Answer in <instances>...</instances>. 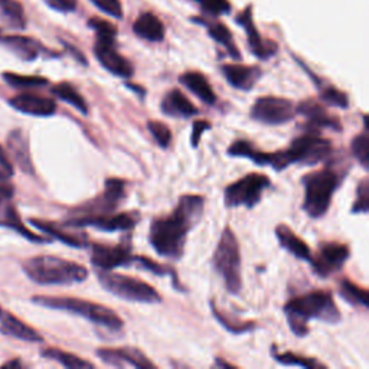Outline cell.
Masks as SVG:
<instances>
[{"instance_id": "30", "label": "cell", "mask_w": 369, "mask_h": 369, "mask_svg": "<svg viewBox=\"0 0 369 369\" xmlns=\"http://www.w3.org/2000/svg\"><path fill=\"white\" fill-rule=\"evenodd\" d=\"M0 23L17 30L26 28V14L18 0H0Z\"/></svg>"}, {"instance_id": "19", "label": "cell", "mask_w": 369, "mask_h": 369, "mask_svg": "<svg viewBox=\"0 0 369 369\" xmlns=\"http://www.w3.org/2000/svg\"><path fill=\"white\" fill-rule=\"evenodd\" d=\"M9 104L12 109L18 110L19 113L35 117H51L56 112V103L52 98L29 94V92H23V94L10 98Z\"/></svg>"}, {"instance_id": "47", "label": "cell", "mask_w": 369, "mask_h": 369, "mask_svg": "<svg viewBox=\"0 0 369 369\" xmlns=\"http://www.w3.org/2000/svg\"><path fill=\"white\" fill-rule=\"evenodd\" d=\"M43 2L51 9L63 13L74 12L76 9V5H78V0H43Z\"/></svg>"}, {"instance_id": "6", "label": "cell", "mask_w": 369, "mask_h": 369, "mask_svg": "<svg viewBox=\"0 0 369 369\" xmlns=\"http://www.w3.org/2000/svg\"><path fill=\"white\" fill-rule=\"evenodd\" d=\"M32 303L46 307V309H54L67 312L71 315L81 316L89 320L94 325H98L109 330H120L125 326V321L110 307L91 303L81 299L74 297H55V296H35L32 297Z\"/></svg>"}, {"instance_id": "35", "label": "cell", "mask_w": 369, "mask_h": 369, "mask_svg": "<svg viewBox=\"0 0 369 369\" xmlns=\"http://www.w3.org/2000/svg\"><path fill=\"white\" fill-rule=\"evenodd\" d=\"M312 78L315 80L319 92H320V101H323L328 105H333L337 107V109H344L346 110L349 107V98L345 94L344 91H341L339 88H336L335 85H325L323 83H320V80H317L316 76L312 74Z\"/></svg>"}, {"instance_id": "17", "label": "cell", "mask_w": 369, "mask_h": 369, "mask_svg": "<svg viewBox=\"0 0 369 369\" xmlns=\"http://www.w3.org/2000/svg\"><path fill=\"white\" fill-rule=\"evenodd\" d=\"M97 357L107 365L123 368V366H133V368H143V369H155L156 365L147 359V357L142 350L136 348H101L97 350Z\"/></svg>"}, {"instance_id": "10", "label": "cell", "mask_w": 369, "mask_h": 369, "mask_svg": "<svg viewBox=\"0 0 369 369\" xmlns=\"http://www.w3.org/2000/svg\"><path fill=\"white\" fill-rule=\"evenodd\" d=\"M126 198L127 182L118 178H110L105 180L104 191L100 195L74 208L70 217H97V215L113 213L125 202Z\"/></svg>"}, {"instance_id": "23", "label": "cell", "mask_w": 369, "mask_h": 369, "mask_svg": "<svg viewBox=\"0 0 369 369\" xmlns=\"http://www.w3.org/2000/svg\"><path fill=\"white\" fill-rule=\"evenodd\" d=\"M8 149H9L10 156L13 158L14 162L18 163L22 172L28 175L35 173V167H34L32 158H30V151H29V138L23 130L14 129L10 131L8 137Z\"/></svg>"}, {"instance_id": "12", "label": "cell", "mask_w": 369, "mask_h": 369, "mask_svg": "<svg viewBox=\"0 0 369 369\" xmlns=\"http://www.w3.org/2000/svg\"><path fill=\"white\" fill-rule=\"evenodd\" d=\"M89 260L92 266L103 271H112L118 267H129L134 261L130 233L117 245L92 244Z\"/></svg>"}, {"instance_id": "34", "label": "cell", "mask_w": 369, "mask_h": 369, "mask_svg": "<svg viewBox=\"0 0 369 369\" xmlns=\"http://www.w3.org/2000/svg\"><path fill=\"white\" fill-rule=\"evenodd\" d=\"M209 306H211V310H212V316L217 319L220 321V325L224 326V329H226L229 333L242 335V333H247V332H251L253 329H255V321H253V320L244 321V320H240L235 317L226 316L222 310L218 309L213 300L209 302Z\"/></svg>"}, {"instance_id": "5", "label": "cell", "mask_w": 369, "mask_h": 369, "mask_svg": "<svg viewBox=\"0 0 369 369\" xmlns=\"http://www.w3.org/2000/svg\"><path fill=\"white\" fill-rule=\"evenodd\" d=\"M345 172H339L332 165H328L321 171L307 173L302 178V184L304 188L303 211L312 220H319L328 213L335 192L339 189L342 180L345 179Z\"/></svg>"}, {"instance_id": "7", "label": "cell", "mask_w": 369, "mask_h": 369, "mask_svg": "<svg viewBox=\"0 0 369 369\" xmlns=\"http://www.w3.org/2000/svg\"><path fill=\"white\" fill-rule=\"evenodd\" d=\"M212 266L231 295H240L242 288V273H241V249L235 233L231 226H225L221 238L215 247Z\"/></svg>"}, {"instance_id": "14", "label": "cell", "mask_w": 369, "mask_h": 369, "mask_svg": "<svg viewBox=\"0 0 369 369\" xmlns=\"http://www.w3.org/2000/svg\"><path fill=\"white\" fill-rule=\"evenodd\" d=\"M350 257V250L342 242H321L312 255L310 266L320 279H328L339 271Z\"/></svg>"}, {"instance_id": "52", "label": "cell", "mask_w": 369, "mask_h": 369, "mask_svg": "<svg viewBox=\"0 0 369 369\" xmlns=\"http://www.w3.org/2000/svg\"><path fill=\"white\" fill-rule=\"evenodd\" d=\"M0 312H2V307H0Z\"/></svg>"}, {"instance_id": "39", "label": "cell", "mask_w": 369, "mask_h": 369, "mask_svg": "<svg viewBox=\"0 0 369 369\" xmlns=\"http://www.w3.org/2000/svg\"><path fill=\"white\" fill-rule=\"evenodd\" d=\"M133 263H137L138 266L137 267H140L142 270H146L151 274H155V275H159V277H165V275H172V280L175 283V287L178 290L179 288V282H178V275H176V271L171 267H166V266H162L159 263H156L155 260H151L149 257H145V255H138L136 257L134 255V261Z\"/></svg>"}, {"instance_id": "42", "label": "cell", "mask_w": 369, "mask_h": 369, "mask_svg": "<svg viewBox=\"0 0 369 369\" xmlns=\"http://www.w3.org/2000/svg\"><path fill=\"white\" fill-rule=\"evenodd\" d=\"M369 211V179L365 176L357 188V199L352 205V213H368Z\"/></svg>"}, {"instance_id": "13", "label": "cell", "mask_w": 369, "mask_h": 369, "mask_svg": "<svg viewBox=\"0 0 369 369\" xmlns=\"http://www.w3.org/2000/svg\"><path fill=\"white\" fill-rule=\"evenodd\" d=\"M138 222H140V213L137 211H130L97 215V217H70L63 222V225L65 228L94 226L100 231H105V233H116V231L131 233Z\"/></svg>"}, {"instance_id": "16", "label": "cell", "mask_w": 369, "mask_h": 369, "mask_svg": "<svg viewBox=\"0 0 369 369\" xmlns=\"http://www.w3.org/2000/svg\"><path fill=\"white\" fill-rule=\"evenodd\" d=\"M296 113L306 118V129L316 130L329 129L333 131H342L341 120L332 116L319 100L316 98H306L297 107Z\"/></svg>"}, {"instance_id": "32", "label": "cell", "mask_w": 369, "mask_h": 369, "mask_svg": "<svg viewBox=\"0 0 369 369\" xmlns=\"http://www.w3.org/2000/svg\"><path fill=\"white\" fill-rule=\"evenodd\" d=\"M52 94L58 97L59 100H63L72 105L75 110H78L81 114L87 116L89 113L88 110V104L85 98L80 94V91L76 89L71 83H59L52 87Z\"/></svg>"}, {"instance_id": "48", "label": "cell", "mask_w": 369, "mask_h": 369, "mask_svg": "<svg viewBox=\"0 0 369 369\" xmlns=\"http://www.w3.org/2000/svg\"><path fill=\"white\" fill-rule=\"evenodd\" d=\"M13 176V166L8 160L5 151L0 146V180H9Z\"/></svg>"}, {"instance_id": "11", "label": "cell", "mask_w": 369, "mask_h": 369, "mask_svg": "<svg viewBox=\"0 0 369 369\" xmlns=\"http://www.w3.org/2000/svg\"><path fill=\"white\" fill-rule=\"evenodd\" d=\"M295 103L283 98L266 96L255 100L250 110V117L264 126H282L296 117Z\"/></svg>"}, {"instance_id": "33", "label": "cell", "mask_w": 369, "mask_h": 369, "mask_svg": "<svg viewBox=\"0 0 369 369\" xmlns=\"http://www.w3.org/2000/svg\"><path fill=\"white\" fill-rule=\"evenodd\" d=\"M41 355L46 359L55 361V362L61 363L65 368H70V369H85V368L91 369V368H94V365H92L91 362L74 355V353L61 350L56 348H45L41 350Z\"/></svg>"}, {"instance_id": "44", "label": "cell", "mask_w": 369, "mask_h": 369, "mask_svg": "<svg viewBox=\"0 0 369 369\" xmlns=\"http://www.w3.org/2000/svg\"><path fill=\"white\" fill-rule=\"evenodd\" d=\"M89 2L109 17L123 19V6L120 0H89Z\"/></svg>"}, {"instance_id": "26", "label": "cell", "mask_w": 369, "mask_h": 369, "mask_svg": "<svg viewBox=\"0 0 369 369\" xmlns=\"http://www.w3.org/2000/svg\"><path fill=\"white\" fill-rule=\"evenodd\" d=\"M179 83L184 88H188L192 94H195L202 103L208 105H213L217 103V94H215L212 85L209 84L208 78L202 72L199 71L183 72L179 76Z\"/></svg>"}, {"instance_id": "50", "label": "cell", "mask_w": 369, "mask_h": 369, "mask_svg": "<svg viewBox=\"0 0 369 369\" xmlns=\"http://www.w3.org/2000/svg\"><path fill=\"white\" fill-rule=\"evenodd\" d=\"M23 365H22V362L19 361V359H13V361H10V362H6V363H3L2 365V368H22Z\"/></svg>"}, {"instance_id": "38", "label": "cell", "mask_w": 369, "mask_h": 369, "mask_svg": "<svg viewBox=\"0 0 369 369\" xmlns=\"http://www.w3.org/2000/svg\"><path fill=\"white\" fill-rule=\"evenodd\" d=\"M350 151L352 156L358 160V163L368 171V162H369V136H368V123L366 116L363 114V130L358 136L353 137L350 143Z\"/></svg>"}, {"instance_id": "8", "label": "cell", "mask_w": 369, "mask_h": 369, "mask_svg": "<svg viewBox=\"0 0 369 369\" xmlns=\"http://www.w3.org/2000/svg\"><path fill=\"white\" fill-rule=\"evenodd\" d=\"M97 279L105 291L121 300L145 304H159L163 302L159 291L140 279L103 270L97 271Z\"/></svg>"}, {"instance_id": "27", "label": "cell", "mask_w": 369, "mask_h": 369, "mask_svg": "<svg viewBox=\"0 0 369 369\" xmlns=\"http://www.w3.org/2000/svg\"><path fill=\"white\" fill-rule=\"evenodd\" d=\"M0 225L5 226V228H9V229H13L14 233H18L23 238L32 241V242H36V244H48L52 241V238H46V237H42V235L32 233V231H29L23 225L18 211L14 209V207L9 202L3 204L2 208H0Z\"/></svg>"}, {"instance_id": "22", "label": "cell", "mask_w": 369, "mask_h": 369, "mask_svg": "<svg viewBox=\"0 0 369 369\" xmlns=\"http://www.w3.org/2000/svg\"><path fill=\"white\" fill-rule=\"evenodd\" d=\"M160 112L165 116L173 118H191L199 113L191 100L176 88L166 92L160 103Z\"/></svg>"}, {"instance_id": "43", "label": "cell", "mask_w": 369, "mask_h": 369, "mask_svg": "<svg viewBox=\"0 0 369 369\" xmlns=\"http://www.w3.org/2000/svg\"><path fill=\"white\" fill-rule=\"evenodd\" d=\"M88 26L96 30L97 38H116L117 36V28L109 22L100 18H91L88 21Z\"/></svg>"}, {"instance_id": "37", "label": "cell", "mask_w": 369, "mask_h": 369, "mask_svg": "<svg viewBox=\"0 0 369 369\" xmlns=\"http://www.w3.org/2000/svg\"><path fill=\"white\" fill-rule=\"evenodd\" d=\"M339 295L352 306H362L368 309V291L349 279H344L339 284Z\"/></svg>"}, {"instance_id": "1", "label": "cell", "mask_w": 369, "mask_h": 369, "mask_svg": "<svg viewBox=\"0 0 369 369\" xmlns=\"http://www.w3.org/2000/svg\"><path fill=\"white\" fill-rule=\"evenodd\" d=\"M204 212L205 198L202 195H182L171 213L151 221L149 228V244L151 249L163 258L180 260L188 235L202 220Z\"/></svg>"}, {"instance_id": "4", "label": "cell", "mask_w": 369, "mask_h": 369, "mask_svg": "<svg viewBox=\"0 0 369 369\" xmlns=\"http://www.w3.org/2000/svg\"><path fill=\"white\" fill-rule=\"evenodd\" d=\"M30 280L41 286H68L87 280L88 270L65 258L38 255L26 260L22 266Z\"/></svg>"}, {"instance_id": "49", "label": "cell", "mask_w": 369, "mask_h": 369, "mask_svg": "<svg viewBox=\"0 0 369 369\" xmlns=\"http://www.w3.org/2000/svg\"><path fill=\"white\" fill-rule=\"evenodd\" d=\"M3 182L5 180H0V204L13 195V188L10 187V184L3 183Z\"/></svg>"}, {"instance_id": "20", "label": "cell", "mask_w": 369, "mask_h": 369, "mask_svg": "<svg viewBox=\"0 0 369 369\" xmlns=\"http://www.w3.org/2000/svg\"><path fill=\"white\" fill-rule=\"evenodd\" d=\"M221 72L231 87L245 92L251 91L263 75L260 67L242 64H225L221 67Z\"/></svg>"}, {"instance_id": "46", "label": "cell", "mask_w": 369, "mask_h": 369, "mask_svg": "<svg viewBox=\"0 0 369 369\" xmlns=\"http://www.w3.org/2000/svg\"><path fill=\"white\" fill-rule=\"evenodd\" d=\"M211 130V123L207 120H195L193 126H192V134H191V145L193 149L199 146V142H201V137L205 131Z\"/></svg>"}, {"instance_id": "51", "label": "cell", "mask_w": 369, "mask_h": 369, "mask_svg": "<svg viewBox=\"0 0 369 369\" xmlns=\"http://www.w3.org/2000/svg\"><path fill=\"white\" fill-rule=\"evenodd\" d=\"M215 365H217V366H220V368H235V365H233V363H228V362H225V361H222V358H217V359H215Z\"/></svg>"}, {"instance_id": "28", "label": "cell", "mask_w": 369, "mask_h": 369, "mask_svg": "<svg viewBox=\"0 0 369 369\" xmlns=\"http://www.w3.org/2000/svg\"><path fill=\"white\" fill-rule=\"evenodd\" d=\"M133 32L145 41L162 42L165 38V25L155 13L145 12L134 21Z\"/></svg>"}, {"instance_id": "24", "label": "cell", "mask_w": 369, "mask_h": 369, "mask_svg": "<svg viewBox=\"0 0 369 369\" xmlns=\"http://www.w3.org/2000/svg\"><path fill=\"white\" fill-rule=\"evenodd\" d=\"M275 237L279 240V244L282 245V249H284L288 254L296 257L297 260L307 261L310 264L312 261V250L309 245L304 242L299 235L295 234V231L290 226L280 224L275 226Z\"/></svg>"}, {"instance_id": "45", "label": "cell", "mask_w": 369, "mask_h": 369, "mask_svg": "<svg viewBox=\"0 0 369 369\" xmlns=\"http://www.w3.org/2000/svg\"><path fill=\"white\" fill-rule=\"evenodd\" d=\"M196 2L212 17H221V14H226L231 10L228 0H196Z\"/></svg>"}, {"instance_id": "18", "label": "cell", "mask_w": 369, "mask_h": 369, "mask_svg": "<svg viewBox=\"0 0 369 369\" xmlns=\"http://www.w3.org/2000/svg\"><path fill=\"white\" fill-rule=\"evenodd\" d=\"M251 6H249L242 13H240L237 17V23L241 25L249 36V45L251 52L258 58V59H270L273 55H275L279 46H277L273 41L263 39L258 34V30L253 22V14H251Z\"/></svg>"}, {"instance_id": "40", "label": "cell", "mask_w": 369, "mask_h": 369, "mask_svg": "<svg viewBox=\"0 0 369 369\" xmlns=\"http://www.w3.org/2000/svg\"><path fill=\"white\" fill-rule=\"evenodd\" d=\"M2 76L9 85L14 88H36L48 85V80L36 75H19L13 72H5Z\"/></svg>"}, {"instance_id": "21", "label": "cell", "mask_w": 369, "mask_h": 369, "mask_svg": "<svg viewBox=\"0 0 369 369\" xmlns=\"http://www.w3.org/2000/svg\"><path fill=\"white\" fill-rule=\"evenodd\" d=\"M2 43L6 46L9 51H12L18 58L23 61H35L41 55H51V52L45 48V46L29 36H22V35H9L0 39Z\"/></svg>"}, {"instance_id": "3", "label": "cell", "mask_w": 369, "mask_h": 369, "mask_svg": "<svg viewBox=\"0 0 369 369\" xmlns=\"http://www.w3.org/2000/svg\"><path fill=\"white\" fill-rule=\"evenodd\" d=\"M333 145L328 138L321 137L316 130H306L297 136L284 150L268 153V166L282 172L291 165L315 166L329 159Z\"/></svg>"}, {"instance_id": "25", "label": "cell", "mask_w": 369, "mask_h": 369, "mask_svg": "<svg viewBox=\"0 0 369 369\" xmlns=\"http://www.w3.org/2000/svg\"><path fill=\"white\" fill-rule=\"evenodd\" d=\"M0 333L25 342H42L43 337L8 310L0 312Z\"/></svg>"}, {"instance_id": "15", "label": "cell", "mask_w": 369, "mask_h": 369, "mask_svg": "<svg viewBox=\"0 0 369 369\" xmlns=\"http://www.w3.org/2000/svg\"><path fill=\"white\" fill-rule=\"evenodd\" d=\"M94 55L100 65L110 74L120 78H131L134 67L130 61L123 56L116 46V38H97L94 45Z\"/></svg>"}, {"instance_id": "2", "label": "cell", "mask_w": 369, "mask_h": 369, "mask_svg": "<svg viewBox=\"0 0 369 369\" xmlns=\"http://www.w3.org/2000/svg\"><path fill=\"white\" fill-rule=\"evenodd\" d=\"M283 310L291 332L299 337L309 333L310 319L325 321L328 325H336L342 319L339 307L336 306L333 295L328 290H313L290 299Z\"/></svg>"}, {"instance_id": "36", "label": "cell", "mask_w": 369, "mask_h": 369, "mask_svg": "<svg viewBox=\"0 0 369 369\" xmlns=\"http://www.w3.org/2000/svg\"><path fill=\"white\" fill-rule=\"evenodd\" d=\"M271 355L275 362H279L284 366H302L307 369H316V368H325V365L317 362L313 358H307L303 355H297L295 352H279L275 346L271 349Z\"/></svg>"}, {"instance_id": "41", "label": "cell", "mask_w": 369, "mask_h": 369, "mask_svg": "<svg viewBox=\"0 0 369 369\" xmlns=\"http://www.w3.org/2000/svg\"><path fill=\"white\" fill-rule=\"evenodd\" d=\"M147 129L150 131V134L155 138V142L158 143L159 147L162 149H167L172 143V131L169 129L167 125L162 121H156V120H150L147 121Z\"/></svg>"}, {"instance_id": "31", "label": "cell", "mask_w": 369, "mask_h": 369, "mask_svg": "<svg viewBox=\"0 0 369 369\" xmlns=\"http://www.w3.org/2000/svg\"><path fill=\"white\" fill-rule=\"evenodd\" d=\"M198 22H201V21H198ZM201 23H204L207 26L209 36L215 42L224 46L226 52L231 55V58H234V59L241 58V54H240L237 45L234 42L233 34L229 32V29L224 23H221V22H201Z\"/></svg>"}, {"instance_id": "29", "label": "cell", "mask_w": 369, "mask_h": 369, "mask_svg": "<svg viewBox=\"0 0 369 369\" xmlns=\"http://www.w3.org/2000/svg\"><path fill=\"white\" fill-rule=\"evenodd\" d=\"M30 224H32L35 228L41 229L42 233L50 234L52 237V240H58L61 242L70 245V247H74V249L88 247L85 234H81V235L71 234V233H67V231H64L63 225H58V224L48 222V221H42V220H35V218L30 220Z\"/></svg>"}, {"instance_id": "9", "label": "cell", "mask_w": 369, "mask_h": 369, "mask_svg": "<svg viewBox=\"0 0 369 369\" xmlns=\"http://www.w3.org/2000/svg\"><path fill=\"white\" fill-rule=\"evenodd\" d=\"M271 188V180L263 173H249L241 179L229 183L224 191V204L226 208H254L257 207L263 193Z\"/></svg>"}]
</instances>
